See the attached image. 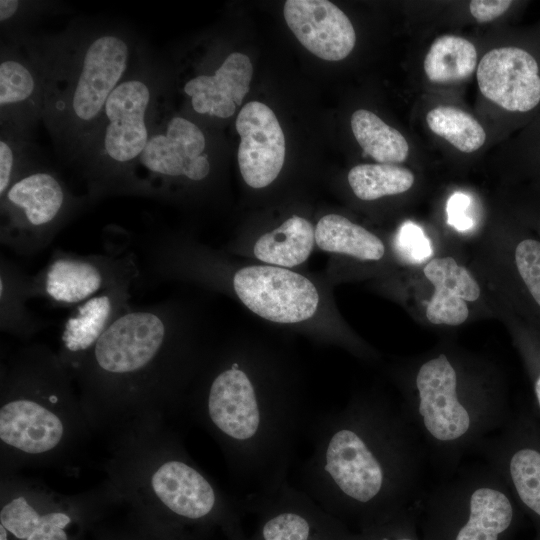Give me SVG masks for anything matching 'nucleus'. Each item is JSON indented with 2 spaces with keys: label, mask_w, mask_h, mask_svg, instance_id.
I'll return each mask as SVG.
<instances>
[{
  "label": "nucleus",
  "mask_w": 540,
  "mask_h": 540,
  "mask_svg": "<svg viewBox=\"0 0 540 540\" xmlns=\"http://www.w3.org/2000/svg\"><path fill=\"white\" fill-rule=\"evenodd\" d=\"M308 431L301 490L345 525L355 520L365 530L416 496L427 459L402 407L356 398L316 417Z\"/></svg>",
  "instance_id": "obj_1"
},
{
  "label": "nucleus",
  "mask_w": 540,
  "mask_h": 540,
  "mask_svg": "<svg viewBox=\"0 0 540 540\" xmlns=\"http://www.w3.org/2000/svg\"><path fill=\"white\" fill-rule=\"evenodd\" d=\"M24 42L39 62L45 88L42 122L65 162H78L106 101L143 42L121 24L78 20L55 34Z\"/></svg>",
  "instance_id": "obj_2"
},
{
  "label": "nucleus",
  "mask_w": 540,
  "mask_h": 540,
  "mask_svg": "<svg viewBox=\"0 0 540 540\" xmlns=\"http://www.w3.org/2000/svg\"><path fill=\"white\" fill-rule=\"evenodd\" d=\"M444 353L422 361L402 407L423 445L427 462L442 478L511 417L503 394L488 380L466 379Z\"/></svg>",
  "instance_id": "obj_3"
},
{
  "label": "nucleus",
  "mask_w": 540,
  "mask_h": 540,
  "mask_svg": "<svg viewBox=\"0 0 540 540\" xmlns=\"http://www.w3.org/2000/svg\"><path fill=\"white\" fill-rule=\"evenodd\" d=\"M167 76L146 44L108 97L76 167L93 201L134 196V174L164 101Z\"/></svg>",
  "instance_id": "obj_4"
},
{
  "label": "nucleus",
  "mask_w": 540,
  "mask_h": 540,
  "mask_svg": "<svg viewBox=\"0 0 540 540\" xmlns=\"http://www.w3.org/2000/svg\"><path fill=\"white\" fill-rule=\"evenodd\" d=\"M175 325L166 304L134 307L100 337L80 372L101 394L136 395L168 383Z\"/></svg>",
  "instance_id": "obj_5"
},
{
  "label": "nucleus",
  "mask_w": 540,
  "mask_h": 540,
  "mask_svg": "<svg viewBox=\"0 0 540 540\" xmlns=\"http://www.w3.org/2000/svg\"><path fill=\"white\" fill-rule=\"evenodd\" d=\"M92 200L76 195L41 161L0 196V243L22 256L45 249L60 230Z\"/></svg>",
  "instance_id": "obj_6"
},
{
  "label": "nucleus",
  "mask_w": 540,
  "mask_h": 540,
  "mask_svg": "<svg viewBox=\"0 0 540 540\" xmlns=\"http://www.w3.org/2000/svg\"><path fill=\"white\" fill-rule=\"evenodd\" d=\"M436 520L451 521L452 540H500L515 517V499L486 462L461 464L429 493Z\"/></svg>",
  "instance_id": "obj_7"
},
{
  "label": "nucleus",
  "mask_w": 540,
  "mask_h": 540,
  "mask_svg": "<svg viewBox=\"0 0 540 540\" xmlns=\"http://www.w3.org/2000/svg\"><path fill=\"white\" fill-rule=\"evenodd\" d=\"M166 100V99H164ZM204 130L162 102L134 174V196L166 198L177 183H201L212 172Z\"/></svg>",
  "instance_id": "obj_8"
},
{
  "label": "nucleus",
  "mask_w": 540,
  "mask_h": 540,
  "mask_svg": "<svg viewBox=\"0 0 540 540\" xmlns=\"http://www.w3.org/2000/svg\"><path fill=\"white\" fill-rule=\"evenodd\" d=\"M140 275L133 251L82 255L57 248L47 264L29 276L28 289L30 298L74 308L115 284L138 280Z\"/></svg>",
  "instance_id": "obj_9"
},
{
  "label": "nucleus",
  "mask_w": 540,
  "mask_h": 540,
  "mask_svg": "<svg viewBox=\"0 0 540 540\" xmlns=\"http://www.w3.org/2000/svg\"><path fill=\"white\" fill-rule=\"evenodd\" d=\"M244 508L255 515L253 534L259 540H358L288 480L272 492L248 495Z\"/></svg>",
  "instance_id": "obj_10"
},
{
  "label": "nucleus",
  "mask_w": 540,
  "mask_h": 540,
  "mask_svg": "<svg viewBox=\"0 0 540 540\" xmlns=\"http://www.w3.org/2000/svg\"><path fill=\"white\" fill-rule=\"evenodd\" d=\"M232 286L248 309L275 323L308 320L319 304L315 285L307 277L283 267H243L234 274Z\"/></svg>",
  "instance_id": "obj_11"
},
{
  "label": "nucleus",
  "mask_w": 540,
  "mask_h": 540,
  "mask_svg": "<svg viewBox=\"0 0 540 540\" xmlns=\"http://www.w3.org/2000/svg\"><path fill=\"white\" fill-rule=\"evenodd\" d=\"M150 486L162 505L181 519H217L228 534L241 527L237 512L213 482L180 455L171 456L157 466Z\"/></svg>",
  "instance_id": "obj_12"
},
{
  "label": "nucleus",
  "mask_w": 540,
  "mask_h": 540,
  "mask_svg": "<svg viewBox=\"0 0 540 540\" xmlns=\"http://www.w3.org/2000/svg\"><path fill=\"white\" fill-rule=\"evenodd\" d=\"M481 93L502 109L529 114L540 106V60L529 49L510 45L488 51L477 67Z\"/></svg>",
  "instance_id": "obj_13"
},
{
  "label": "nucleus",
  "mask_w": 540,
  "mask_h": 540,
  "mask_svg": "<svg viewBox=\"0 0 540 540\" xmlns=\"http://www.w3.org/2000/svg\"><path fill=\"white\" fill-rule=\"evenodd\" d=\"M41 66L22 41L1 39L0 128L34 134L44 111Z\"/></svg>",
  "instance_id": "obj_14"
},
{
  "label": "nucleus",
  "mask_w": 540,
  "mask_h": 540,
  "mask_svg": "<svg viewBox=\"0 0 540 540\" xmlns=\"http://www.w3.org/2000/svg\"><path fill=\"white\" fill-rule=\"evenodd\" d=\"M240 136L237 152L243 180L252 188H264L279 175L285 160V137L279 121L264 103L248 102L238 113Z\"/></svg>",
  "instance_id": "obj_15"
},
{
  "label": "nucleus",
  "mask_w": 540,
  "mask_h": 540,
  "mask_svg": "<svg viewBox=\"0 0 540 540\" xmlns=\"http://www.w3.org/2000/svg\"><path fill=\"white\" fill-rule=\"evenodd\" d=\"M136 281L115 284L71 310L60 338L59 359L67 370L79 371L100 337L132 308L131 288Z\"/></svg>",
  "instance_id": "obj_16"
},
{
  "label": "nucleus",
  "mask_w": 540,
  "mask_h": 540,
  "mask_svg": "<svg viewBox=\"0 0 540 540\" xmlns=\"http://www.w3.org/2000/svg\"><path fill=\"white\" fill-rule=\"evenodd\" d=\"M283 14L298 41L323 60H342L355 46L356 33L351 21L330 1L287 0Z\"/></svg>",
  "instance_id": "obj_17"
},
{
  "label": "nucleus",
  "mask_w": 540,
  "mask_h": 540,
  "mask_svg": "<svg viewBox=\"0 0 540 540\" xmlns=\"http://www.w3.org/2000/svg\"><path fill=\"white\" fill-rule=\"evenodd\" d=\"M253 75L248 56L228 54L210 74L189 78L182 87L194 113L209 118L227 119L242 104Z\"/></svg>",
  "instance_id": "obj_18"
},
{
  "label": "nucleus",
  "mask_w": 540,
  "mask_h": 540,
  "mask_svg": "<svg viewBox=\"0 0 540 540\" xmlns=\"http://www.w3.org/2000/svg\"><path fill=\"white\" fill-rule=\"evenodd\" d=\"M423 272L434 286L426 308L428 321L451 326L464 323L469 316L467 301H476L481 292L468 269L448 256L432 259Z\"/></svg>",
  "instance_id": "obj_19"
},
{
  "label": "nucleus",
  "mask_w": 540,
  "mask_h": 540,
  "mask_svg": "<svg viewBox=\"0 0 540 540\" xmlns=\"http://www.w3.org/2000/svg\"><path fill=\"white\" fill-rule=\"evenodd\" d=\"M29 274L1 255L0 261V328L2 332L30 337L47 323L27 307Z\"/></svg>",
  "instance_id": "obj_20"
},
{
  "label": "nucleus",
  "mask_w": 540,
  "mask_h": 540,
  "mask_svg": "<svg viewBox=\"0 0 540 540\" xmlns=\"http://www.w3.org/2000/svg\"><path fill=\"white\" fill-rule=\"evenodd\" d=\"M315 243V228L293 215L279 227L261 235L254 244L255 257L272 266L291 268L305 262Z\"/></svg>",
  "instance_id": "obj_21"
},
{
  "label": "nucleus",
  "mask_w": 540,
  "mask_h": 540,
  "mask_svg": "<svg viewBox=\"0 0 540 540\" xmlns=\"http://www.w3.org/2000/svg\"><path fill=\"white\" fill-rule=\"evenodd\" d=\"M315 242L326 252L376 261L385 253L383 242L364 227L338 214L323 216L315 227Z\"/></svg>",
  "instance_id": "obj_22"
},
{
  "label": "nucleus",
  "mask_w": 540,
  "mask_h": 540,
  "mask_svg": "<svg viewBox=\"0 0 540 540\" xmlns=\"http://www.w3.org/2000/svg\"><path fill=\"white\" fill-rule=\"evenodd\" d=\"M351 129L364 154L380 164L395 165L407 159L409 145L405 137L373 112L356 110L351 116Z\"/></svg>",
  "instance_id": "obj_23"
},
{
  "label": "nucleus",
  "mask_w": 540,
  "mask_h": 540,
  "mask_svg": "<svg viewBox=\"0 0 540 540\" xmlns=\"http://www.w3.org/2000/svg\"><path fill=\"white\" fill-rule=\"evenodd\" d=\"M477 65V51L467 39L455 35L438 37L424 59V71L434 83H453L468 78Z\"/></svg>",
  "instance_id": "obj_24"
},
{
  "label": "nucleus",
  "mask_w": 540,
  "mask_h": 540,
  "mask_svg": "<svg viewBox=\"0 0 540 540\" xmlns=\"http://www.w3.org/2000/svg\"><path fill=\"white\" fill-rule=\"evenodd\" d=\"M70 517L62 512L39 514L24 497H16L0 511V523L14 536L25 540H68L64 528Z\"/></svg>",
  "instance_id": "obj_25"
},
{
  "label": "nucleus",
  "mask_w": 540,
  "mask_h": 540,
  "mask_svg": "<svg viewBox=\"0 0 540 540\" xmlns=\"http://www.w3.org/2000/svg\"><path fill=\"white\" fill-rule=\"evenodd\" d=\"M414 180L409 169L393 164H361L348 173L352 191L364 201L404 193L412 187Z\"/></svg>",
  "instance_id": "obj_26"
},
{
  "label": "nucleus",
  "mask_w": 540,
  "mask_h": 540,
  "mask_svg": "<svg viewBox=\"0 0 540 540\" xmlns=\"http://www.w3.org/2000/svg\"><path fill=\"white\" fill-rule=\"evenodd\" d=\"M426 122L433 133L464 153L478 150L486 140L481 124L469 113L456 107H435L427 113Z\"/></svg>",
  "instance_id": "obj_27"
},
{
  "label": "nucleus",
  "mask_w": 540,
  "mask_h": 540,
  "mask_svg": "<svg viewBox=\"0 0 540 540\" xmlns=\"http://www.w3.org/2000/svg\"><path fill=\"white\" fill-rule=\"evenodd\" d=\"M39 161L34 134L0 128V196Z\"/></svg>",
  "instance_id": "obj_28"
},
{
  "label": "nucleus",
  "mask_w": 540,
  "mask_h": 540,
  "mask_svg": "<svg viewBox=\"0 0 540 540\" xmlns=\"http://www.w3.org/2000/svg\"><path fill=\"white\" fill-rule=\"evenodd\" d=\"M62 6L54 1L1 0V39L20 40L31 34L30 28L43 17L62 13Z\"/></svg>",
  "instance_id": "obj_29"
},
{
  "label": "nucleus",
  "mask_w": 540,
  "mask_h": 540,
  "mask_svg": "<svg viewBox=\"0 0 540 540\" xmlns=\"http://www.w3.org/2000/svg\"><path fill=\"white\" fill-rule=\"evenodd\" d=\"M395 249L400 258L408 263H421L433 254L432 243L417 224L404 222L395 238Z\"/></svg>",
  "instance_id": "obj_30"
},
{
  "label": "nucleus",
  "mask_w": 540,
  "mask_h": 540,
  "mask_svg": "<svg viewBox=\"0 0 540 540\" xmlns=\"http://www.w3.org/2000/svg\"><path fill=\"white\" fill-rule=\"evenodd\" d=\"M401 511L365 529L358 540H415L409 533L401 531L398 524Z\"/></svg>",
  "instance_id": "obj_31"
},
{
  "label": "nucleus",
  "mask_w": 540,
  "mask_h": 540,
  "mask_svg": "<svg viewBox=\"0 0 540 540\" xmlns=\"http://www.w3.org/2000/svg\"><path fill=\"white\" fill-rule=\"evenodd\" d=\"M470 204L471 198L468 195L462 192L454 193L446 206L447 223L459 231L471 229L473 220L467 213Z\"/></svg>",
  "instance_id": "obj_32"
},
{
  "label": "nucleus",
  "mask_w": 540,
  "mask_h": 540,
  "mask_svg": "<svg viewBox=\"0 0 540 540\" xmlns=\"http://www.w3.org/2000/svg\"><path fill=\"white\" fill-rule=\"evenodd\" d=\"M513 4L510 0H473L469 8L478 22H489L507 12Z\"/></svg>",
  "instance_id": "obj_33"
},
{
  "label": "nucleus",
  "mask_w": 540,
  "mask_h": 540,
  "mask_svg": "<svg viewBox=\"0 0 540 540\" xmlns=\"http://www.w3.org/2000/svg\"><path fill=\"white\" fill-rule=\"evenodd\" d=\"M533 391L538 411L540 413V362L533 364Z\"/></svg>",
  "instance_id": "obj_34"
},
{
  "label": "nucleus",
  "mask_w": 540,
  "mask_h": 540,
  "mask_svg": "<svg viewBox=\"0 0 540 540\" xmlns=\"http://www.w3.org/2000/svg\"><path fill=\"white\" fill-rule=\"evenodd\" d=\"M0 540H8L7 539V530L0 524Z\"/></svg>",
  "instance_id": "obj_35"
},
{
  "label": "nucleus",
  "mask_w": 540,
  "mask_h": 540,
  "mask_svg": "<svg viewBox=\"0 0 540 540\" xmlns=\"http://www.w3.org/2000/svg\"><path fill=\"white\" fill-rule=\"evenodd\" d=\"M539 231H540V220H539Z\"/></svg>",
  "instance_id": "obj_36"
}]
</instances>
